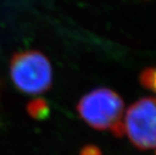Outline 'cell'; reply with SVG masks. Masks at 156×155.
I'll return each mask as SVG.
<instances>
[{
  "label": "cell",
  "instance_id": "277c9868",
  "mask_svg": "<svg viewBox=\"0 0 156 155\" xmlns=\"http://www.w3.org/2000/svg\"><path fill=\"white\" fill-rule=\"evenodd\" d=\"M26 110L30 117L37 121L46 120L51 113L49 104L42 98H35L31 100L26 106Z\"/></svg>",
  "mask_w": 156,
  "mask_h": 155
},
{
  "label": "cell",
  "instance_id": "52a82bcc",
  "mask_svg": "<svg viewBox=\"0 0 156 155\" xmlns=\"http://www.w3.org/2000/svg\"><path fill=\"white\" fill-rule=\"evenodd\" d=\"M1 88H2V83L1 80H0V97H1Z\"/></svg>",
  "mask_w": 156,
  "mask_h": 155
},
{
  "label": "cell",
  "instance_id": "6da1fadb",
  "mask_svg": "<svg viewBox=\"0 0 156 155\" xmlns=\"http://www.w3.org/2000/svg\"><path fill=\"white\" fill-rule=\"evenodd\" d=\"M80 118L91 127L108 131L115 136L124 135V104L118 93L108 88H98L85 94L77 105Z\"/></svg>",
  "mask_w": 156,
  "mask_h": 155
},
{
  "label": "cell",
  "instance_id": "7a4b0ae2",
  "mask_svg": "<svg viewBox=\"0 0 156 155\" xmlns=\"http://www.w3.org/2000/svg\"><path fill=\"white\" fill-rule=\"evenodd\" d=\"M10 79L15 87L26 94L47 92L52 83L50 60L38 51H24L13 55L9 64Z\"/></svg>",
  "mask_w": 156,
  "mask_h": 155
},
{
  "label": "cell",
  "instance_id": "3957f363",
  "mask_svg": "<svg viewBox=\"0 0 156 155\" xmlns=\"http://www.w3.org/2000/svg\"><path fill=\"white\" fill-rule=\"evenodd\" d=\"M124 133L140 150L156 148V98H142L127 109Z\"/></svg>",
  "mask_w": 156,
  "mask_h": 155
},
{
  "label": "cell",
  "instance_id": "8992f818",
  "mask_svg": "<svg viewBox=\"0 0 156 155\" xmlns=\"http://www.w3.org/2000/svg\"><path fill=\"white\" fill-rule=\"evenodd\" d=\"M80 155H102V152L97 147L93 145H88L81 150Z\"/></svg>",
  "mask_w": 156,
  "mask_h": 155
},
{
  "label": "cell",
  "instance_id": "5b68a950",
  "mask_svg": "<svg viewBox=\"0 0 156 155\" xmlns=\"http://www.w3.org/2000/svg\"><path fill=\"white\" fill-rule=\"evenodd\" d=\"M140 82L145 88L156 93V66L145 69L140 75Z\"/></svg>",
  "mask_w": 156,
  "mask_h": 155
}]
</instances>
